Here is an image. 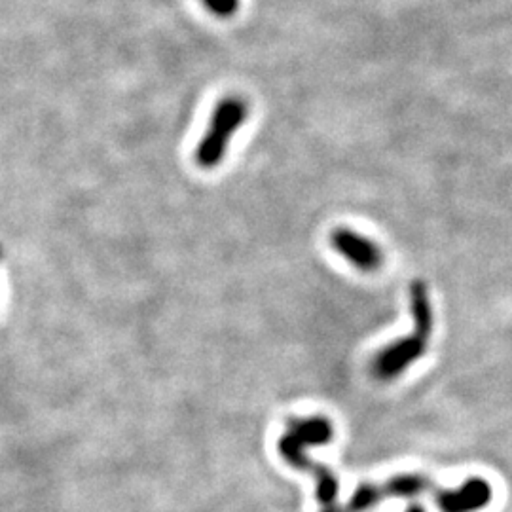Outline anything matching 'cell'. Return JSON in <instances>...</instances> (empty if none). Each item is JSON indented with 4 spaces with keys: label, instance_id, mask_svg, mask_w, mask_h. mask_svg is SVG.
Segmentation results:
<instances>
[{
    "label": "cell",
    "instance_id": "1",
    "mask_svg": "<svg viewBox=\"0 0 512 512\" xmlns=\"http://www.w3.org/2000/svg\"><path fill=\"white\" fill-rule=\"evenodd\" d=\"M334 439V427L327 418L323 416H313V418H294L287 423V431L277 442L279 456L285 459L293 469H298L302 473H310L315 478L317 484V501L323 507H332L338 492L340 484L336 476L329 471L325 465L313 461L306 454L311 446H323L329 444Z\"/></svg>",
    "mask_w": 512,
    "mask_h": 512
},
{
    "label": "cell",
    "instance_id": "2",
    "mask_svg": "<svg viewBox=\"0 0 512 512\" xmlns=\"http://www.w3.org/2000/svg\"><path fill=\"white\" fill-rule=\"evenodd\" d=\"M410 311L414 321L412 332L382 349L372 363L374 376L382 382L397 380L410 366L418 363L429 348L433 336V304L427 285L420 279L410 285Z\"/></svg>",
    "mask_w": 512,
    "mask_h": 512
},
{
    "label": "cell",
    "instance_id": "5",
    "mask_svg": "<svg viewBox=\"0 0 512 512\" xmlns=\"http://www.w3.org/2000/svg\"><path fill=\"white\" fill-rule=\"evenodd\" d=\"M492 501V486L484 478H469L456 490L437 497L440 512H478Z\"/></svg>",
    "mask_w": 512,
    "mask_h": 512
},
{
    "label": "cell",
    "instance_id": "3",
    "mask_svg": "<svg viewBox=\"0 0 512 512\" xmlns=\"http://www.w3.org/2000/svg\"><path fill=\"white\" fill-rule=\"evenodd\" d=\"M249 116V105L241 97H224L213 110L211 124L205 131V137L196 148V164L203 169H213L222 162L226 150L238 129L245 124Z\"/></svg>",
    "mask_w": 512,
    "mask_h": 512
},
{
    "label": "cell",
    "instance_id": "7",
    "mask_svg": "<svg viewBox=\"0 0 512 512\" xmlns=\"http://www.w3.org/2000/svg\"><path fill=\"white\" fill-rule=\"evenodd\" d=\"M203 4L211 14L222 19L232 18L239 8V0H203Z\"/></svg>",
    "mask_w": 512,
    "mask_h": 512
},
{
    "label": "cell",
    "instance_id": "6",
    "mask_svg": "<svg viewBox=\"0 0 512 512\" xmlns=\"http://www.w3.org/2000/svg\"><path fill=\"white\" fill-rule=\"evenodd\" d=\"M385 499H412L429 490V480L418 475L393 476L382 484Z\"/></svg>",
    "mask_w": 512,
    "mask_h": 512
},
{
    "label": "cell",
    "instance_id": "8",
    "mask_svg": "<svg viewBox=\"0 0 512 512\" xmlns=\"http://www.w3.org/2000/svg\"><path fill=\"white\" fill-rule=\"evenodd\" d=\"M406 512H425L423 511V507L421 505H410L408 509H406Z\"/></svg>",
    "mask_w": 512,
    "mask_h": 512
},
{
    "label": "cell",
    "instance_id": "4",
    "mask_svg": "<svg viewBox=\"0 0 512 512\" xmlns=\"http://www.w3.org/2000/svg\"><path fill=\"white\" fill-rule=\"evenodd\" d=\"M330 245L353 266L363 272H376L382 266V251L370 238L349 228H338L330 234Z\"/></svg>",
    "mask_w": 512,
    "mask_h": 512
}]
</instances>
